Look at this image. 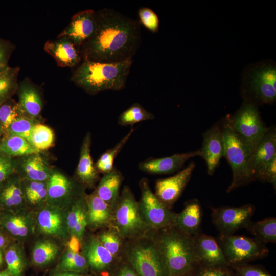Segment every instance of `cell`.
Instances as JSON below:
<instances>
[{
    "label": "cell",
    "mask_w": 276,
    "mask_h": 276,
    "mask_svg": "<svg viewBox=\"0 0 276 276\" xmlns=\"http://www.w3.org/2000/svg\"><path fill=\"white\" fill-rule=\"evenodd\" d=\"M141 41L139 21L106 8L96 11L95 31L80 52L83 60L120 62L132 59Z\"/></svg>",
    "instance_id": "1"
},
{
    "label": "cell",
    "mask_w": 276,
    "mask_h": 276,
    "mask_svg": "<svg viewBox=\"0 0 276 276\" xmlns=\"http://www.w3.org/2000/svg\"><path fill=\"white\" fill-rule=\"evenodd\" d=\"M132 62V59L116 63L84 60L73 72L71 80L91 95L105 90H121L126 86Z\"/></svg>",
    "instance_id": "2"
},
{
    "label": "cell",
    "mask_w": 276,
    "mask_h": 276,
    "mask_svg": "<svg viewBox=\"0 0 276 276\" xmlns=\"http://www.w3.org/2000/svg\"><path fill=\"white\" fill-rule=\"evenodd\" d=\"M159 231L154 237L162 256L166 276H185L197 260L193 237L178 231L174 226Z\"/></svg>",
    "instance_id": "3"
},
{
    "label": "cell",
    "mask_w": 276,
    "mask_h": 276,
    "mask_svg": "<svg viewBox=\"0 0 276 276\" xmlns=\"http://www.w3.org/2000/svg\"><path fill=\"white\" fill-rule=\"evenodd\" d=\"M221 128L223 156L230 165L233 173L232 181L227 190L230 192L255 180L250 163L256 148L234 130L229 116L225 117Z\"/></svg>",
    "instance_id": "4"
},
{
    "label": "cell",
    "mask_w": 276,
    "mask_h": 276,
    "mask_svg": "<svg viewBox=\"0 0 276 276\" xmlns=\"http://www.w3.org/2000/svg\"><path fill=\"white\" fill-rule=\"evenodd\" d=\"M151 232L129 240L125 249L127 262L138 276H166L162 256Z\"/></svg>",
    "instance_id": "5"
},
{
    "label": "cell",
    "mask_w": 276,
    "mask_h": 276,
    "mask_svg": "<svg viewBox=\"0 0 276 276\" xmlns=\"http://www.w3.org/2000/svg\"><path fill=\"white\" fill-rule=\"evenodd\" d=\"M111 226L124 239H137L152 232L143 221L138 202L127 186L123 187L113 209Z\"/></svg>",
    "instance_id": "6"
},
{
    "label": "cell",
    "mask_w": 276,
    "mask_h": 276,
    "mask_svg": "<svg viewBox=\"0 0 276 276\" xmlns=\"http://www.w3.org/2000/svg\"><path fill=\"white\" fill-rule=\"evenodd\" d=\"M242 88L249 101L255 104H272L276 99V67L261 62L248 67L243 77Z\"/></svg>",
    "instance_id": "7"
},
{
    "label": "cell",
    "mask_w": 276,
    "mask_h": 276,
    "mask_svg": "<svg viewBox=\"0 0 276 276\" xmlns=\"http://www.w3.org/2000/svg\"><path fill=\"white\" fill-rule=\"evenodd\" d=\"M141 198L138 207L141 217L151 231L159 230L174 225L177 214L163 204L152 191L148 179L139 181Z\"/></svg>",
    "instance_id": "8"
},
{
    "label": "cell",
    "mask_w": 276,
    "mask_h": 276,
    "mask_svg": "<svg viewBox=\"0 0 276 276\" xmlns=\"http://www.w3.org/2000/svg\"><path fill=\"white\" fill-rule=\"evenodd\" d=\"M86 194L85 188L59 170L52 168L47 180L46 204L66 210Z\"/></svg>",
    "instance_id": "9"
},
{
    "label": "cell",
    "mask_w": 276,
    "mask_h": 276,
    "mask_svg": "<svg viewBox=\"0 0 276 276\" xmlns=\"http://www.w3.org/2000/svg\"><path fill=\"white\" fill-rule=\"evenodd\" d=\"M229 119L234 130L255 148L268 130L262 121L257 105L249 101H246Z\"/></svg>",
    "instance_id": "10"
},
{
    "label": "cell",
    "mask_w": 276,
    "mask_h": 276,
    "mask_svg": "<svg viewBox=\"0 0 276 276\" xmlns=\"http://www.w3.org/2000/svg\"><path fill=\"white\" fill-rule=\"evenodd\" d=\"M221 249L228 263L238 264L262 258L268 253L264 244L242 236L221 235Z\"/></svg>",
    "instance_id": "11"
},
{
    "label": "cell",
    "mask_w": 276,
    "mask_h": 276,
    "mask_svg": "<svg viewBox=\"0 0 276 276\" xmlns=\"http://www.w3.org/2000/svg\"><path fill=\"white\" fill-rule=\"evenodd\" d=\"M66 210L47 204L37 209L36 231L45 236L68 241L71 236L67 224Z\"/></svg>",
    "instance_id": "12"
},
{
    "label": "cell",
    "mask_w": 276,
    "mask_h": 276,
    "mask_svg": "<svg viewBox=\"0 0 276 276\" xmlns=\"http://www.w3.org/2000/svg\"><path fill=\"white\" fill-rule=\"evenodd\" d=\"M255 208L250 204L240 207H220L212 209V222L221 235H231L245 228L254 214Z\"/></svg>",
    "instance_id": "13"
},
{
    "label": "cell",
    "mask_w": 276,
    "mask_h": 276,
    "mask_svg": "<svg viewBox=\"0 0 276 276\" xmlns=\"http://www.w3.org/2000/svg\"><path fill=\"white\" fill-rule=\"evenodd\" d=\"M81 242V253L89 268L98 273L108 272L110 275L118 265V258L102 246L97 236L91 235L83 238Z\"/></svg>",
    "instance_id": "14"
},
{
    "label": "cell",
    "mask_w": 276,
    "mask_h": 276,
    "mask_svg": "<svg viewBox=\"0 0 276 276\" xmlns=\"http://www.w3.org/2000/svg\"><path fill=\"white\" fill-rule=\"evenodd\" d=\"M195 167V163L191 162L176 174L156 180L155 194L168 208L170 209L181 195Z\"/></svg>",
    "instance_id": "15"
},
{
    "label": "cell",
    "mask_w": 276,
    "mask_h": 276,
    "mask_svg": "<svg viewBox=\"0 0 276 276\" xmlns=\"http://www.w3.org/2000/svg\"><path fill=\"white\" fill-rule=\"evenodd\" d=\"M96 25V11L93 9L80 11L74 14L65 28L58 35L70 40L78 48L93 34Z\"/></svg>",
    "instance_id": "16"
},
{
    "label": "cell",
    "mask_w": 276,
    "mask_h": 276,
    "mask_svg": "<svg viewBox=\"0 0 276 276\" xmlns=\"http://www.w3.org/2000/svg\"><path fill=\"white\" fill-rule=\"evenodd\" d=\"M4 211L0 215V224L15 239L24 241L36 231L35 215L28 209Z\"/></svg>",
    "instance_id": "17"
},
{
    "label": "cell",
    "mask_w": 276,
    "mask_h": 276,
    "mask_svg": "<svg viewBox=\"0 0 276 276\" xmlns=\"http://www.w3.org/2000/svg\"><path fill=\"white\" fill-rule=\"evenodd\" d=\"M200 156L205 160L209 175H213L223 156V135L221 126L216 124L203 135Z\"/></svg>",
    "instance_id": "18"
},
{
    "label": "cell",
    "mask_w": 276,
    "mask_h": 276,
    "mask_svg": "<svg viewBox=\"0 0 276 276\" xmlns=\"http://www.w3.org/2000/svg\"><path fill=\"white\" fill-rule=\"evenodd\" d=\"M15 173L21 179L37 181H47L52 168L41 152L16 158Z\"/></svg>",
    "instance_id": "19"
},
{
    "label": "cell",
    "mask_w": 276,
    "mask_h": 276,
    "mask_svg": "<svg viewBox=\"0 0 276 276\" xmlns=\"http://www.w3.org/2000/svg\"><path fill=\"white\" fill-rule=\"evenodd\" d=\"M197 156H200V150L161 158H150L139 163L138 167L142 171L151 174H170L180 169L190 158Z\"/></svg>",
    "instance_id": "20"
},
{
    "label": "cell",
    "mask_w": 276,
    "mask_h": 276,
    "mask_svg": "<svg viewBox=\"0 0 276 276\" xmlns=\"http://www.w3.org/2000/svg\"><path fill=\"white\" fill-rule=\"evenodd\" d=\"M44 50L53 57L59 67H74L82 59L80 49L65 37H57L54 40L47 41Z\"/></svg>",
    "instance_id": "21"
},
{
    "label": "cell",
    "mask_w": 276,
    "mask_h": 276,
    "mask_svg": "<svg viewBox=\"0 0 276 276\" xmlns=\"http://www.w3.org/2000/svg\"><path fill=\"white\" fill-rule=\"evenodd\" d=\"M91 136L89 132L84 136L80 148L79 162L76 169V180L83 187L93 188L99 178L95 164L90 154Z\"/></svg>",
    "instance_id": "22"
},
{
    "label": "cell",
    "mask_w": 276,
    "mask_h": 276,
    "mask_svg": "<svg viewBox=\"0 0 276 276\" xmlns=\"http://www.w3.org/2000/svg\"><path fill=\"white\" fill-rule=\"evenodd\" d=\"M17 93L21 114L39 120L43 101L38 87L30 79L26 78L19 83Z\"/></svg>",
    "instance_id": "23"
},
{
    "label": "cell",
    "mask_w": 276,
    "mask_h": 276,
    "mask_svg": "<svg viewBox=\"0 0 276 276\" xmlns=\"http://www.w3.org/2000/svg\"><path fill=\"white\" fill-rule=\"evenodd\" d=\"M193 241L197 261L209 266H220L228 263L221 248L211 236L197 233L193 237Z\"/></svg>",
    "instance_id": "24"
},
{
    "label": "cell",
    "mask_w": 276,
    "mask_h": 276,
    "mask_svg": "<svg viewBox=\"0 0 276 276\" xmlns=\"http://www.w3.org/2000/svg\"><path fill=\"white\" fill-rule=\"evenodd\" d=\"M87 228L95 231L111 226L113 209L94 191L86 195Z\"/></svg>",
    "instance_id": "25"
},
{
    "label": "cell",
    "mask_w": 276,
    "mask_h": 276,
    "mask_svg": "<svg viewBox=\"0 0 276 276\" xmlns=\"http://www.w3.org/2000/svg\"><path fill=\"white\" fill-rule=\"evenodd\" d=\"M0 209L11 211L28 209L21 179L16 173L10 176L0 188Z\"/></svg>",
    "instance_id": "26"
},
{
    "label": "cell",
    "mask_w": 276,
    "mask_h": 276,
    "mask_svg": "<svg viewBox=\"0 0 276 276\" xmlns=\"http://www.w3.org/2000/svg\"><path fill=\"white\" fill-rule=\"evenodd\" d=\"M201 217L199 202L197 200L189 201L183 210L177 214L174 226L183 234L193 237L198 233Z\"/></svg>",
    "instance_id": "27"
},
{
    "label": "cell",
    "mask_w": 276,
    "mask_h": 276,
    "mask_svg": "<svg viewBox=\"0 0 276 276\" xmlns=\"http://www.w3.org/2000/svg\"><path fill=\"white\" fill-rule=\"evenodd\" d=\"M276 156V132L275 128L268 129L257 145L252 155L250 168L255 178L257 173Z\"/></svg>",
    "instance_id": "28"
},
{
    "label": "cell",
    "mask_w": 276,
    "mask_h": 276,
    "mask_svg": "<svg viewBox=\"0 0 276 276\" xmlns=\"http://www.w3.org/2000/svg\"><path fill=\"white\" fill-rule=\"evenodd\" d=\"M123 179L122 173L114 167L111 171L103 174L94 191L113 209L120 195V188Z\"/></svg>",
    "instance_id": "29"
},
{
    "label": "cell",
    "mask_w": 276,
    "mask_h": 276,
    "mask_svg": "<svg viewBox=\"0 0 276 276\" xmlns=\"http://www.w3.org/2000/svg\"><path fill=\"white\" fill-rule=\"evenodd\" d=\"M38 152H42L21 137L4 135L0 138V154L3 155L16 158Z\"/></svg>",
    "instance_id": "30"
},
{
    "label": "cell",
    "mask_w": 276,
    "mask_h": 276,
    "mask_svg": "<svg viewBox=\"0 0 276 276\" xmlns=\"http://www.w3.org/2000/svg\"><path fill=\"white\" fill-rule=\"evenodd\" d=\"M24 196L28 208L38 209L45 204L47 197V181L21 179Z\"/></svg>",
    "instance_id": "31"
},
{
    "label": "cell",
    "mask_w": 276,
    "mask_h": 276,
    "mask_svg": "<svg viewBox=\"0 0 276 276\" xmlns=\"http://www.w3.org/2000/svg\"><path fill=\"white\" fill-rule=\"evenodd\" d=\"M60 250L58 244L50 239L38 240L35 243L32 251V259L34 264L43 266L52 262Z\"/></svg>",
    "instance_id": "32"
},
{
    "label": "cell",
    "mask_w": 276,
    "mask_h": 276,
    "mask_svg": "<svg viewBox=\"0 0 276 276\" xmlns=\"http://www.w3.org/2000/svg\"><path fill=\"white\" fill-rule=\"evenodd\" d=\"M258 241L265 244L276 241V219L268 218L263 220L250 221L245 227Z\"/></svg>",
    "instance_id": "33"
},
{
    "label": "cell",
    "mask_w": 276,
    "mask_h": 276,
    "mask_svg": "<svg viewBox=\"0 0 276 276\" xmlns=\"http://www.w3.org/2000/svg\"><path fill=\"white\" fill-rule=\"evenodd\" d=\"M20 68L10 67L0 72V104L10 99L17 93Z\"/></svg>",
    "instance_id": "34"
},
{
    "label": "cell",
    "mask_w": 276,
    "mask_h": 276,
    "mask_svg": "<svg viewBox=\"0 0 276 276\" xmlns=\"http://www.w3.org/2000/svg\"><path fill=\"white\" fill-rule=\"evenodd\" d=\"M134 130L135 129L131 127L128 133L118 143L101 155L95 164L96 167L99 173L104 174L113 169L114 167V161L116 157L129 140Z\"/></svg>",
    "instance_id": "35"
},
{
    "label": "cell",
    "mask_w": 276,
    "mask_h": 276,
    "mask_svg": "<svg viewBox=\"0 0 276 276\" xmlns=\"http://www.w3.org/2000/svg\"><path fill=\"white\" fill-rule=\"evenodd\" d=\"M58 268L60 271L83 274H86L89 269L87 262L82 253L68 248L61 256Z\"/></svg>",
    "instance_id": "36"
},
{
    "label": "cell",
    "mask_w": 276,
    "mask_h": 276,
    "mask_svg": "<svg viewBox=\"0 0 276 276\" xmlns=\"http://www.w3.org/2000/svg\"><path fill=\"white\" fill-rule=\"evenodd\" d=\"M5 259L11 276H22L26 265L22 247L18 244L10 246L5 253Z\"/></svg>",
    "instance_id": "37"
},
{
    "label": "cell",
    "mask_w": 276,
    "mask_h": 276,
    "mask_svg": "<svg viewBox=\"0 0 276 276\" xmlns=\"http://www.w3.org/2000/svg\"><path fill=\"white\" fill-rule=\"evenodd\" d=\"M55 139L54 133L49 126L41 123H36L32 129L30 143L37 150L42 152L52 147Z\"/></svg>",
    "instance_id": "38"
},
{
    "label": "cell",
    "mask_w": 276,
    "mask_h": 276,
    "mask_svg": "<svg viewBox=\"0 0 276 276\" xmlns=\"http://www.w3.org/2000/svg\"><path fill=\"white\" fill-rule=\"evenodd\" d=\"M154 115L139 103H134L122 112L118 118V123L121 126L133 125L137 123L153 120Z\"/></svg>",
    "instance_id": "39"
},
{
    "label": "cell",
    "mask_w": 276,
    "mask_h": 276,
    "mask_svg": "<svg viewBox=\"0 0 276 276\" xmlns=\"http://www.w3.org/2000/svg\"><path fill=\"white\" fill-rule=\"evenodd\" d=\"M97 236L106 250L114 257H119L123 248L124 239L112 226L103 228Z\"/></svg>",
    "instance_id": "40"
},
{
    "label": "cell",
    "mask_w": 276,
    "mask_h": 276,
    "mask_svg": "<svg viewBox=\"0 0 276 276\" xmlns=\"http://www.w3.org/2000/svg\"><path fill=\"white\" fill-rule=\"evenodd\" d=\"M38 122H39V120L21 115L9 126L3 136H19L25 139L30 143L33 128Z\"/></svg>",
    "instance_id": "41"
},
{
    "label": "cell",
    "mask_w": 276,
    "mask_h": 276,
    "mask_svg": "<svg viewBox=\"0 0 276 276\" xmlns=\"http://www.w3.org/2000/svg\"><path fill=\"white\" fill-rule=\"evenodd\" d=\"M21 115L18 103L12 98L0 104V124L4 134L9 126Z\"/></svg>",
    "instance_id": "42"
},
{
    "label": "cell",
    "mask_w": 276,
    "mask_h": 276,
    "mask_svg": "<svg viewBox=\"0 0 276 276\" xmlns=\"http://www.w3.org/2000/svg\"><path fill=\"white\" fill-rule=\"evenodd\" d=\"M86 194L80 197L73 202L66 210L67 224L70 236L75 227L82 216L86 214Z\"/></svg>",
    "instance_id": "43"
},
{
    "label": "cell",
    "mask_w": 276,
    "mask_h": 276,
    "mask_svg": "<svg viewBox=\"0 0 276 276\" xmlns=\"http://www.w3.org/2000/svg\"><path fill=\"white\" fill-rule=\"evenodd\" d=\"M140 24H143L150 32H158L159 26V18L156 14L150 8L141 7L138 10Z\"/></svg>",
    "instance_id": "44"
},
{
    "label": "cell",
    "mask_w": 276,
    "mask_h": 276,
    "mask_svg": "<svg viewBox=\"0 0 276 276\" xmlns=\"http://www.w3.org/2000/svg\"><path fill=\"white\" fill-rule=\"evenodd\" d=\"M256 179L276 185V156L262 168L256 174Z\"/></svg>",
    "instance_id": "45"
},
{
    "label": "cell",
    "mask_w": 276,
    "mask_h": 276,
    "mask_svg": "<svg viewBox=\"0 0 276 276\" xmlns=\"http://www.w3.org/2000/svg\"><path fill=\"white\" fill-rule=\"evenodd\" d=\"M16 158L0 154V188L5 181L15 173Z\"/></svg>",
    "instance_id": "46"
},
{
    "label": "cell",
    "mask_w": 276,
    "mask_h": 276,
    "mask_svg": "<svg viewBox=\"0 0 276 276\" xmlns=\"http://www.w3.org/2000/svg\"><path fill=\"white\" fill-rule=\"evenodd\" d=\"M15 48L10 41L0 38V72L9 67V59Z\"/></svg>",
    "instance_id": "47"
},
{
    "label": "cell",
    "mask_w": 276,
    "mask_h": 276,
    "mask_svg": "<svg viewBox=\"0 0 276 276\" xmlns=\"http://www.w3.org/2000/svg\"><path fill=\"white\" fill-rule=\"evenodd\" d=\"M239 276H272L265 271L254 266H244L237 268Z\"/></svg>",
    "instance_id": "48"
},
{
    "label": "cell",
    "mask_w": 276,
    "mask_h": 276,
    "mask_svg": "<svg viewBox=\"0 0 276 276\" xmlns=\"http://www.w3.org/2000/svg\"><path fill=\"white\" fill-rule=\"evenodd\" d=\"M109 276H138L132 267L127 262L118 264Z\"/></svg>",
    "instance_id": "49"
},
{
    "label": "cell",
    "mask_w": 276,
    "mask_h": 276,
    "mask_svg": "<svg viewBox=\"0 0 276 276\" xmlns=\"http://www.w3.org/2000/svg\"><path fill=\"white\" fill-rule=\"evenodd\" d=\"M87 225L86 214L81 217L76 224L71 236L76 237L81 242L84 238V235L87 228Z\"/></svg>",
    "instance_id": "50"
},
{
    "label": "cell",
    "mask_w": 276,
    "mask_h": 276,
    "mask_svg": "<svg viewBox=\"0 0 276 276\" xmlns=\"http://www.w3.org/2000/svg\"><path fill=\"white\" fill-rule=\"evenodd\" d=\"M227 274L220 266H209L200 270L197 276H227Z\"/></svg>",
    "instance_id": "51"
},
{
    "label": "cell",
    "mask_w": 276,
    "mask_h": 276,
    "mask_svg": "<svg viewBox=\"0 0 276 276\" xmlns=\"http://www.w3.org/2000/svg\"><path fill=\"white\" fill-rule=\"evenodd\" d=\"M80 242L77 238L74 236H71L70 240L67 241V248L72 251L78 252Z\"/></svg>",
    "instance_id": "52"
},
{
    "label": "cell",
    "mask_w": 276,
    "mask_h": 276,
    "mask_svg": "<svg viewBox=\"0 0 276 276\" xmlns=\"http://www.w3.org/2000/svg\"><path fill=\"white\" fill-rule=\"evenodd\" d=\"M54 276H87L83 273L71 271H60L59 272L56 273Z\"/></svg>",
    "instance_id": "53"
},
{
    "label": "cell",
    "mask_w": 276,
    "mask_h": 276,
    "mask_svg": "<svg viewBox=\"0 0 276 276\" xmlns=\"http://www.w3.org/2000/svg\"><path fill=\"white\" fill-rule=\"evenodd\" d=\"M7 243V240L3 234L0 232V248H3Z\"/></svg>",
    "instance_id": "54"
},
{
    "label": "cell",
    "mask_w": 276,
    "mask_h": 276,
    "mask_svg": "<svg viewBox=\"0 0 276 276\" xmlns=\"http://www.w3.org/2000/svg\"><path fill=\"white\" fill-rule=\"evenodd\" d=\"M0 276H11L8 271H0Z\"/></svg>",
    "instance_id": "55"
},
{
    "label": "cell",
    "mask_w": 276,
    "mask_h": 276,
    "mask_svg": "<svg viewBox=\"0 0 276 276\" xmlns=\"http://www.w3.org/2000/svg\"><path fill=\"white\" fill-rule=\"evenodd\" d=\"M3 262V255L2 251L0 250V266Z\"/></svg>",
    "instance_id": "56"
},
{
    "label": "cell",
    "mask_w": 276,
    "mask_h": 276,
    "mask_svg": "<svg viewBox=\"0 0 276 276\" xmlns=\"http://www.w3.org/2000/svg\"><path fill=\"white\" fill-rule=\"evenodd\" d=\"M3 135H4V131L0 124V138H1Z\"/></svg>",
    "instance_id": "57"
},
{
    "label": "cell",
    "mask_w": 276,
    "mask_h": 276,
    "mask_svg": "<svg viewBox=\"0 0 276 276\" xmlns=\"http://www.w3.org/2000/svg\"><path fill=\"white\" fill-rule=\"evenodd\" d=\"M227 276H232V275H231L230 274H229V273H228Z\"/></svg>",
    "instance_id": "58"
}]
</instances>
